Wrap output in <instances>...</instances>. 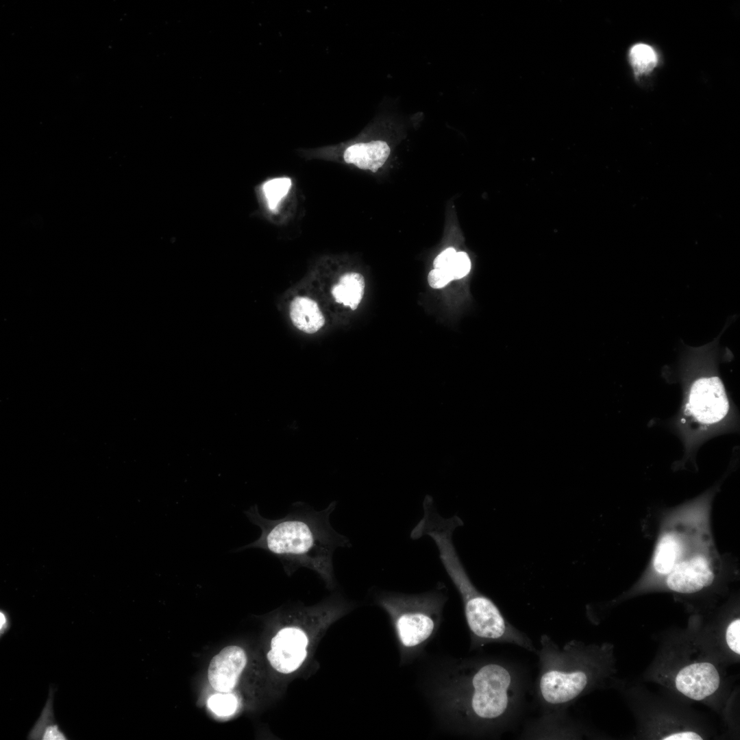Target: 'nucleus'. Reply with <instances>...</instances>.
<instances>
[{
	"instance_id": "nucleus-1",
	"label": "nucleus",
	"mask_w": 740,
	"mask_h": 740,
	"mask_svg": "<svg viewBox=\"0 0 740 740\" xmlns=\"http://www.w3.org/2000/svg\"><path fill=\"white\" fill-rule=\"evenodd\" d=\"M526 677L515 664L495 658L449 660L426 684V693L443 726L471 737L498 736L520 716Z\"/></svg>"
},
{
	"instance_id": "nucleus-2",
	"label": "nucleus",
	"mask_w": 740,
	"mask_h": 740,
	"mask_svg": "<svg viewBox=\"0 0 740 740\" xmlns=\"http://www.w3.org/2000/svg\"><path fill=\"white\" fill-rule=\"evenodd\" d=\"M336 502L325 509L316 511L306 504L296 503L283 518H264L256 505L245 513L261 530L260 537L240 548L262 550L278 558L288 575L299 567L317 573L328 585L334 582L332 557L338 547L349 546L347 538L336 532L330 523Z\"/></svg>"
},
{
	"instance_id": "nucleus-3",
	"label": "nucleus",
	"mask_w": 740,
	"mask_h": 740,
	"mask_svg": "<svg viewBox=\"0 0 740 740\" xmlns=\"http://www.w3.org/2000/svg\"><path fill=\"white\" fill-rule=\"evenodd\" d=\"M423 515L410 532L412 539L429 536L436 546L441 562L458 592L471 639V649L493 643H509L536 654L530 638L510 624L496 604L474 585L453 543L455 530L463 526L457 515L443 517L432 497L423 503Z\"/></svg>"
},
{
	"instance_id": "nucleus-4",
	"label": "nucleus",
	"mask_w": 740,
	"mask_h": 740,
	"mask_svg": "<svg viewBox=\"0 0 740 740\" xmlns=\"http://www.w3.org/2000/svg\"><path fill=\"white\" fill-rule=\"evenodd\" d=\"M539 674L535 684L541 712L565 711L605 677L610 654L606 646L571 640L559 645L547 634L540 638Z\"/></svg>"
},
{
	"instance_id": "nucleus-5",
	"label": "nucleus",
	"mask_w": 740,
	"mask_h": 740,
	"mask_svg": "<svg viewBox=\"0 0 740 740\" xmlns=\"http://www.w3.org/2000/svg\"><path fill=\"white\" fill-rule=\"evenodd\" d=\"M447 600L443 589L439 588L419 594L388 593L379 599L395 632L401 665L421 655L435 636Z\"/></svg>"
},
{
	"instance_id": "nucleus-6",
	"label": "nucleus",
	"mask_w": 740,
	"mask_h": 740,
	"mask_svg": "<svg viewBox=\"0 0 740 740\" xmlns=\"http://www.w3.org/2000/svg\"><path fill=\"white\" fill-rule=\"evenodd\" d=\"M728 401L722 380L715 375L696 378L690 388L689 408L703 423H714L728 411Z\"/></svg>"
},
{
	"instance_id": "nucleus-7",
	"label": "nucleus",
	"mask_w": 740,
	"mask_h": 740,
	"mask_svg": "<svg viewBox=\"0 0 740 740\" xmlns=\"http://www.w3.org/2000/svg\"><path fill=\"white\" fill-rule=\"evenodd\" d=\"M715 577L710 556L701 550L689 552L667 575V587L680 593H693L709 586Z\"/></svg>"
},
{
	"instance_id": "nucleus-8",
	"label": "nucleus",
	"mask_w": 740,
	"mask_h": 740,
	"mask_svg": "<svg viewBox=\"0 0 740 740\" xmlns=\"http://www.w3.org/2000/svg\"><path fill=\"white\" fill-rule=\"evenodd\" d=\"M308 638L298 628L286 627L272 639L267 658L278 671L289 674L295 671L306 657Z\"/></svg>"
},
{
	"instance_id": "nucleus-9",
	"label": "nucleus",
	"mask_w": 740,
	"mask_h": 740,
	"mask_svg": "<svg viewBox=\"0 0 740 740\" xmlns=\"http://www.w3.org/2000/svg\"><path fill=\"white\" fill-rule=\"evenodd\" d=\"M720 684V676L714 665L698 662L682 668L675 678L676 689L693 700H702L713 694Z\"/></svg>"
},
{
	"instance_id": "nucleus-10",
	"label": "nucleus",
	"mask_w": 740,
	"mask_h": 740,
	"mask_svg": "<svg viewBox=\"0 0 740 740\" xmlns=\"http://www.w3.org/2000/svg\"><path fill=\"white\" fill-rule=\"evenodd\" d=\"M247 663L244 650L236 645L223 648L211 660L208 678L211 686L220 693H230L235 687Z\"/></svg>"
},
{
	"instance_id": "nucleus-11",
	"label": "nucleus",
	"mask_w": 740,
	"mask_h": 740,
	"mask_svg": "<svg viewBox=\"0 0 740 740\" xmlns=\"http://www.w3.org/2000/svg\"><path fill=\"white\" fill-rule=\"evenodd\" d=\"M530 722L520 737L528 739H576L581 737L578 724L565 711L541 712Z\"/></svg>"
},
{
	"instance_id": "nucleus-12",
	"label": "nucleus",
	"mask_w": 740,
	"mask_h": 740,
	"mask_svg": "<svg viewBox=\"0 0 740 740\" xmlns=\"http://www.w3.org/2000/svg\"><path fill=\"white\" fill-rule=\"evenodd\" d=\"M390 154L388 144L382 140L357 143L348 146L343 152V159L359 169L376 172Z\"/></svg>"
},
{
	"instance_id": "nucleus-13",
	"label": "nucleus",
	"mask_w": 740,
	"mask_h": 740,
	"mask_svg": "<svg viewBox=\"0 0 740 740\" xmlns=\"http://www.w3.org/2000/svg\"><path fill=\"white\" fill-rule=\"evenodd\" d=\"M688 553L687 541L682 534L674 531L667 532L656 547L653 567L656 573L667 575Z\"/></svg>"
},
{
	"instance_id": "nucleus-14",
	"label": "nucleus",
	"mask_w": 740,
	"mask_h": 740,
	"mask_svg": "<svg viewBox=\"0 0 740 740\" xmlns=\"http://www.w3.org/2000/svg\"><path fill=\"white\" fill-rule=\"evenodd\" d=\"M290 317L293 325L308 334L319 330L325 324V318L315 301L306 297H297L290 305Z\"/></svg>"
},
{
	"instance_id": "nucleus-15",
	"label": "nucleus",
	"mask_w": 740,
	"mask_h": 740,
	"mask_svg": "<svg viewBox=\"0 0 740 740\" xmlns=\"http://www.w3.org/2000/svg\"><path fill=\"white\" fill-rule=\"evenodd\" d=\"M365 279L358 273H347L339 278V282L332 288V294L337 303L343 304L352 310H356L362 299L365 291Z\"/></svg>"
},
{
	"instance_id": "nucleus-16",
	"label": "nucleus",
	"mask_w": 740,
	"mask_h": 740,
	"mask_svg": "<svg viewBox=\"0 0 740 740\" xmlns=\"http://www.w3.org/2000/svg\"><path fill=\"white\" fill-rule=\"evenodd\" d=\"M28 739L34 740H66L68 737L56 722L53 711V691L49 695L40 717L30 730Z\"/></svg>"
},
{
	"instance_id": "nucleus-17",
	"label": "nucleus",
	"mask_w": 740,
	"mask_h": 740,
	"mask_svg": "<svg viewBox=\"0 0 740 740\" xmlns=\"http://www.w3.org/2000/svg\"><path fill=\"white\" fill-rule=\"evenodd\" d=\"M629 60L637 75L650 73L657 64V56L654 49L643 43L632 46L629 51Z\"/></svg>"
},
{
	"instance_id": "nucleus-18",
	"label": "nucleus",
	"mask_w": 740,
	"mask_h": 740,
	"mask_svg": "<svg viewBox=\"0 0 740 740\" xmlns=\"http://www.w3.org/2000/svg\"><path fill=\"white\" fill-rule=\"evenodd\" d=\"M292 183L288 177H277L266 181L262 191L268 208L273 211L281 200L288 194Z\"/></svg>"
},
{
	"instance_id": "nucleus-19",
	"label": "nucleus",
	"mask_w": 740,
	"mask_h": 740,
	"mask_svg": "<svg viewBox=\"0 0 740 740\" xmlns=\"http://www.w3.org/2000/svg\"><path fill=\"white\" fill-rule=\"evenodd\" d=\"M238 701L233 694L224 693L212 695L208 700V706L219 716H229L236 710Z\"/></svg>"
},
{
	"instance_id": "nucleus-20",
	"label": "nucleus",
	"mask_w": 740,
	"mask_h": 740,
	"mask_svg": "<svg viewBox=\"0 0 740 740\" xmlns=\"http://www.w3.org/2000/svg\"><path fill=\"white\" fill-rule=\"evenodd\" d=\"M454 280H459L467 275L471 269V261L463 251L456 252L448 267Z\"/></svg>"
},
{
	"instance_id": "nucleus-21",
	"label": "nucleus",
	"mask_w": 740,
	"mask_h": 740,
	"mask_svg": "<svg viewBox=\"0 0 740 740\" xmlns=\"http://www.w3.org/2000/svg\"><path fill=\"white\" fill-rule=\"evenodd\" d=\"M726 641L729 649L736 654H740V619L732 621L726 628Z\"/></svg>"
},
{
	"instance_id": "nucleus-22",
	"label": "nucleus",
	"mask_w": 740,
	"mask_h": 740,
	"mask_svg": "<svg viewBox=\"0 0 740 740\" xmlns=\"http://www.w3.org/2000/svg\"><path fill=\"white\" fill-rule=\"evenodd\" d=\"M454 278L448 269H434L428 274V281L433 288L445 286Z\"/></svg>"
},
{
	"instance_id": "nucleus-23",
	"label": "nucleus",
	"mask_w": 740,
	"mask_h": 740,
	"mask_svg": "<svg viewBox=\"0 0 740 740\" xmlns=\"http://www.w3.org/2000/svg\"><path fill=\"white\" fill-rule=\"evenodd\" d=\"M456 250L449 247L438 255L434 260L435 269H448L456 254Z\"/></svg>"
},
{
	"instance_id": "nucleus-24",
	"label": "nucleus",
	"mask_w": 740,
	"mask_h": 740,
	"mask_svg": "<svg viewBox=\"0 0 740 740\" xmlns=\"http://www.w3.org/2000/svg\"><path fill=\"white\" fill-rule=\"evenodd\" d=\"M664 740H700L702 737L693 731H680L665 736Z\"/></svg>"
},
{
	"instance_id": "nucleus-25",
	"label": "nucleus",
	"mask_w": 740,
	"mask_h": 740,
	"mask_svg": "<svg viewBox=\"0 0 740 740\" xmlns=\"http://www.w3.org/2000/svg\"><path fill=\"white\" fill-rule=\"evenodd\" d=\"M11 627V620L10 616L7 612L1 610L0 611V637L2 638L10 630Z\"/></svg>"
}]
</instances>
